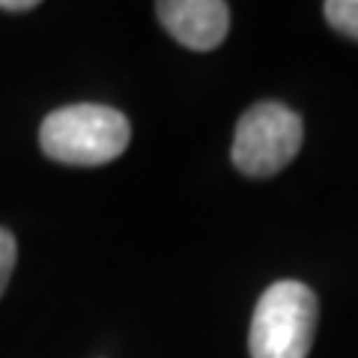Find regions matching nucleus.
I'll list each match as a JSON object with an SVG mask.
<instances>
[{
  "label": "nucleus",
  "instance_id": "1",
  "mask_svg": "<svg viewBox=\"0 0 358 358\" xmlns=\"http://www.w3.org/2000/svg\"><path fill=\"white\" fill-rule=\"evenodd\" d=\"M131 141L126 114L108 105H66L42 120L39 147L54 162L96 167L120 159Z\"/></svg>",
  "mask_w": 358,
  "mask_h": 358
},
{
  "label": "nucleus",
  "instance_id": "6",
  "mask_svg": "<svg viewBox=\"0 0 358 358\" xmlns=\"http://www.w3.org/2000/svg\"><path fill=\"white\" fill-rule=\"evenodd\" d=\"M15 257H18L15 236L0 227V296H3V289L9 284V275H13V268H15Z\"/></svg>",
  "mask_w": 358,
  "mask_h": 358
},
{
  "label": "nucleus",
  "instance_id": "3",
  "mask_svg": "<svg viewBox=\"0 0 358 358\" xmlns=\"http://www.w3.org/2000/svg\"><path fill=\"white\" fill-rule=\"evenodd\" d=\"M305 126L293 108L281 102H257L236 122L233 134V164L254 179L281 173L299 155Z\"/></svg>",
  "mask_w": 358,
  "mask_h": 358
},
{
  "label": "nucleus",
  "instance_id": "2",
  "mask_svg": "<svg viewBox=\"0 0 358 358\" xmlns=\"http://www.w3.org/2000/svg\"><path fill=\"white\" fill-rule=\"evenodd\" d=\"M317 296L301 281H275L251 317V358H308L317 334Z\"/></svg>",
  "mask_w": 358,
  "mask_h": 358
},
{
  "label": "nucleus",
  "instance_id": "7",
  "mask_svg": "<svg viewBox=\"0 0 358 358\" xmlns=\"http://www.w3.org/2000/svg\"><path fill=\"white\" fill-rule=\"evenodd\" d=\"M36 6V0H0V13H27V9Z\"/></svg>",
  "mask_w": 358,
  "mask_h": 358
},
{
  "label": "nucleus",
  "instance_id": "5",
  "mask_svg": "<svg viewBox=\"0 0 358 358\" xmlns=\"http://www.w3.org/2000/svg\"><path fill=\"white\" fill-rule=\"evenodd\" d=\"M329 24L350 39H358V0H329L322 6Z\"/></svg>",
  "mask_w": 358,
  "mask_h": 358
},
{
  "label": "nucleus",
  "instance_id": "4",
  "mask_svg": "<svg viewBox=\"0 0 358 358\" xmlns=\"http://www.w3.org/2000/svg\"><path fill=\"white\" fill-rule=\"evenodd\" d=\"M155 13L164 30L192 51H212L230 30V6L224 0H162Z\"/></svg>",
  "mask_w": 358,
  "mask_h": 358
}]
</instances>
